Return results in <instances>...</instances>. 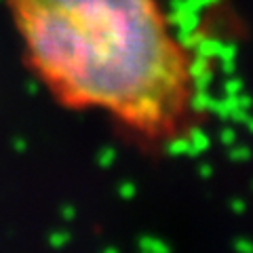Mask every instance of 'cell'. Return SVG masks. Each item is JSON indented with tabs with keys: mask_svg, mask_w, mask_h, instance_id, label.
<instances>
[{
	"mask_svg": "<svg viewBox=\"0 0 253 253\" xmlns=\"http://www.w3.org/2000/svg\"><path fill=\"white\" fill-rule=\"evenodd\" d=\"M38 76L63 104L99 108L150 139L192 108V70L156 0H11Z\"/></svg>",
	"mask_w": 253,
	"mask_h": 253,
	"instance_id": "cell-1",
	"label": "cell"
}]
</instances>
